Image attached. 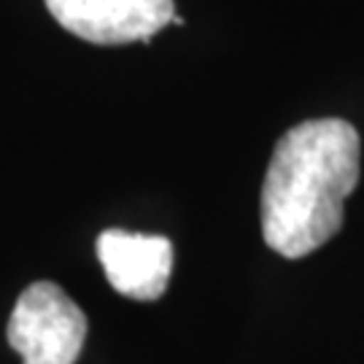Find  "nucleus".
Returning a JSON list of instances; mask_svg holds the SVG:
<instances>
[{"label": "nucleus", "instance_id": "1", "mask_svg": "<svg viewBox=\"0 0 364 364\" xmlns=\"http://www.w3.org/2000/svg\"><path fill=\"white\" fill-rule=\"evenodd\" d=\"M362 141L346 119L299 122L275 144L262 183V237L275 254L302 259L343 227L359 183Z\"/></svg>", "mask_w": 364, "mask_h": 364}, {"label": "nucleus", "instance_id": "4", "mask_svg": "<svg viewBox=\"0 0 364 364\" xmlns=\"http://www.w3.org/2000/svg\"><path fill=\"white\" fill-rule=\"evenodd\" d=\"M97 259L119 294L154 302L165 294L173 275V243L162 235L105 230L97 237Z\"/></svg>", "mask_w": 364, "mask_h": 364}, {"label": "nucleus", "instance_id": "3", "mask_svg": "<svg viewBox=\"0 0 364 364\" xmlns=\"http://www.w3.org/2000/svg\"><path fill=\"white\" fill-rule=\"evenodd\" d=\"M46 9L76 38L97 46H124L154 38L173 25V0H43Z\"/></svg>", "mask_w": 364, "mask_h": 364}, {"label": "nucleus", "instance_id": "2", "mask_svg": "<svg viewBox=\"0 0 364 364\" xmlns=\"http://www.w3.org/2000/svg\"><path fill=\"white\" fill-rule=\"evenodd\" d=\"M6 338L25 364H76L87 316L57 284L36 281L16 299Z\"/></svg>", "mask_w": 364, "mask_h": 364}]
</instances>
